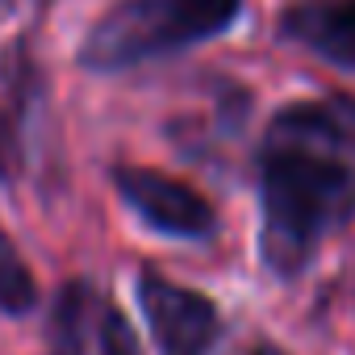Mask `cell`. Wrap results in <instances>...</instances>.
<instances>
[{
    "label": "cell",
    "instance_id": "obj_1",
    "mask_svg": "<svg viewBox=\"0 0 355 355\" xmlns=\"http://www.w3.org/2000/svg\"><path fill=\"white\" fill-rule=\"evenodd\" d=\"M259 259L280 280L355 218V96L284 105L259 142Z\"/></svg>",
    "mask_w": 355,
    "mask_h": 355
},
{
    "label": "cell",
    "instance_id": "obj_2",
    "mask_svg": "<svg viewBox=\"0 0 355 355\" xmlns=\"http://www.w3.org/2000/svg\"><path fill=\"white\" fill-rule=\"evenodd\" d=\"M239 13L243 0H117L88 30L80 63L88 71H125L226 34Z\"/></svg>",
    "mask_w": 355,
    "mask_h": 355
},
{
    "label": "cell",
    "instance_id": "obj_3",
    "mask_svg": "<svg viewBox=\"0 0 355 355\" xmlns=\"http://www.w3.org/2000/svg\"><path fill=\"white\" fill-rule=\"evenodd\" d=\"M138 305L159 355H214L222 338L218 305L155 268L138 272Z\"/></svg>",
    "mask_w": 355,
    "mask_h": 355
},
{
    "label": "cell",
    "instance_id": "obj_4",
    "mask_svg": "<svg viewBox=\"0 0 355 355\" xmlns=\"http://www.w3.org/2000/svg\"><path fill=\"white\" fill-rule=\"evenodd\" d=\"M113 184H117V197L155 234L201 243V239H209L218 230L214 205L193 184L175 180V175H167V171H155V167H113Z\"/></svg>",
    "mask_w": 355,
    "mask_h": 355
},
{
    "label": "cell",
    "instance_id": "obj_5",
    "mask_svg": "<svg viewBox=\"0 0 355 355\" xmlns=\"http://www.w3.org/2000/svg\"><path fill=\"white\" fill-rule=\"evenodd\" d=\"M280 34L322 63L355 71V0H293Z\"/></svg>",
    "mask_w": 355,
    "mask_h": 355
},
{
    "label": "cell",
    "instance_id": "obj_6",
    "mask_svg": "<svg viewBox=\"0 0 355 355\" xmlns=\"http://www.w3.org/2000/svg\"><path fill=\"white\" fill-rule=\"evenodd\" d=\"M96 305H101V297L84 280H76L59 293L55 318H51V355H88V334H92Z\"/></svg>",
    "mask_w": 355,
    "mask_h": 355
},
{
    "label": "cell",
    "instance_id": "obj_7",
    "mask_svg": "<svg viewBox=\"0 0 355 355\" xmlns=\"http://www.w3.org/2000/svg\"><path fill=\"white\" fill-rule=\"evenodd\" d=\"M34 301H38V280H34L30 263L21 259L17 243L0 226V309L21 318V313L34 309Z\"/></svg>",
    "mask_w": 355,
    "mask_h": 355
},
{
    "label": "cell",
    "instance_id": "obj_8",
    "mask_svg": "<svg viewBox=\"0 0 355 355\" xmlns=\"http://www.w3.org/2000/svg\"><path fill=\"white\" fill-rule=\"evenodd\" d=\"M88 355H142L125 313L109 301L96 305V318H92V334H88Z\"/></svg>",
    "mask_w": 355,
    "mask_h": 355
},
{
    "label": "cell",
    "instance_id": "obj_9",
    "mask_svg": "<svg viewBox=\"0 0 355 355\" xmlns=\"http://www.w3.org/2000/svg\"><path fill=\"white\" fill-rule=\"evenodd\" d=\"M17 163H21V146H17V134L9 125V117L0 113V184L17 175Z\"/></svg>",
    "mask_w": 355,
    "mask_h": 355
}]
</instances>
